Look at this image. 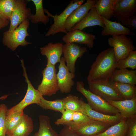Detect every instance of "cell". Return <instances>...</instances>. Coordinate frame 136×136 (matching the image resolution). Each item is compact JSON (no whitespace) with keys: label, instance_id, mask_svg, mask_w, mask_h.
Masks as SVG:
<instances>
[{"label":"cell","instance_id":"obj_29","mask_svg":"<svg viewBox=\"0 0 136 136\" xmlns=\"http://www.w3.org/2000/svg\"><path fill=\"white\" fill-rule=\"evenodd\" d=\"M23 111L17 112L6 116L5 119L6 134H10L18 125L24 113Z\"/></svg>","mask_w":136,"mask_h":136},{"label":"cell","instance_id":"obj_2","mask_svg":"<svg viewBox=\"0 0 136 136\" xmlns=\"http://www.w3.org/2000/svg\"><path fill=\"white\" fill-rule=\"evenodd\" d=\"M76 89L86 98L87 104L93 110L108 115H115L120 113L117 108L107 101L86 89L83 81L77 82Z\"/></svg>","mask_w":136,"mask_h":136},{"label":"cell","instance_id":"obj_41","mask_svg":"<svg viewBox=\"0 0 136 136\" xmlns=\"http://www.w3.org/2000/svg\"><path fill=\"white\" fill-rule=\"evenodd\" d=\"M6 136H9L7 135H6Z\"/></svg>","mask_w":136,"mask_h":136},{"label":"cell","instance_id":"obj_9","mask_svg":"<svg viewBox=\"0 0 136 136\" xmlns=\"http://www.w3.org/2000/svg\"><path fill=\"white\" fill-rule=\"evenodd\" d=\"M67 126L81 136H95L101 133L111 126L106 123L91 119L79 125H69Z\"/></svg>","mask_w":136,"mask_h":136},{"label":"cell","instance_id":"obj_13","mask_svg":"<svg viewBox=\"0 0 136 136\" xmlns=\"http://www.w3.org/2000/svg\"><path fill=\"white\" fill-rule=\"evenodd\" d=\"M31 9L27 7L26 1L16 0L15 4L11 16L9 31L15 29L24 20L28 19L31 14Z\"/></svg>","mask_w":136,"mask_h":136},{"label":"cell","instance_id":"obj_30","mask_svg":"<svg viewBox=\"0 0 136 136\" xmlns=\"http://www.w3.org/2000/svg\"><path fill=\"white\" fill-rule=\"evenodd\" d=\"M130 68L132 70L136 69V51L130 52L125 58L117 62L116 68L117 69Z\"/></svg>","mask_w":136,"mask_h":136},{"label":"cell","instance_id":"obj_36","mask_svg":"<svg viewBox=\"0 0 136 136\" xmlns=\"http://www.w3.org/2000/svg\"><path fill=\"white\" fill-rule=\"evenodd\" d=\"M127 128L126 136H136V115L126 118Z\"/></svg>","mask_w":136,"mask_h":136},{"label":"cell","instance_id":"obj_33","mask_svg":"<svg viewBox=\"0 0 136 136\" xmlns=\"http://www.w3.org/2000/svg\"><path fill=\"white\" fill-rule=\"evenodd\" d=\"M90 119L87 116L80 111L74 112L72 121L66 125H79L86 123Z\"/></svg>","mask_w":136,"mask_h":136},{"label":"cell","instance_id":"obj_15","mask_svg":"<svg viewBox=\"0 0 136 136\" xmlns=\"http://www.w3.org/2000/svg\"><path fill=\"white\" fill-rule=\"evenodd\" d=\"M136 0H117L113 16L119 22L136 14Z\"/></svg>","mask_w":136,"mask_h":136},{"label":"cell","instance_id":"obj_12","mask_svg":"<svg viewBox=\"0 0 136 136\" xmlns=\"http://www.w3.org/2000/svg\"><path fill=\"white\" fill-rule=\"evenodd\" d=\"M59 63L58 71L56 74L59 90L61 93H69L74 84L73 79L75 74L70 72L65 64L63 57L61 58Z\"/></svg>","mask_w":136,"mask_h":136},{"label":"cell","instance_id":"obj_23","mask_svg":"<svg viewBox=\"0 0 136 136\" xmlns=\"http://www.w3.org/2000/svg\"><path fill=\"white\" fill-rule=\"evenodd\" d=\"M117 1V0H97L94 7L100 17L110 20L113 16Z\"/></svg>","mask_w":136,"mask_h":136},{"label":"cell","instance_id":"obj_27","mask_svg":"<svg viewBox=\"0 0 136 136\" xmlns=\"http://www.w3.org/2000/svg\"><path fill=\"white\" fill-rule=\"evenodd\" d=\"M113 82L118 92L124 100L136 98V86L135 85L119 82Z\"/></svg>","mask_w":136,"mask_h":136},{"label":"cell","instance_id":"obj_25","mask_svg":"<svg viewBox=\"0 0 136 136\" xmlns=\"http://www.w3.org/2000/svg\"><path fill=\"white\" fill-rule=\"evenodd\" d=\"M34 4L36 9L35 14H31L28 18L29 20L31 21L33 23L36 24L39 22H42L45 25H46L49 21V17L45 14L43 6L42 0H30Z\"/></svg>","mask_w":136,"mask_h":136},{"label":"cell","instance_id":"obj_11","mask_svg":"<svg viewBox=\"0 0 136 136\" xmlns=\"http://www.w3.org/2000/svg\"><path fill=\"white\" fill-rule=\"evenodd\" d=\"M87 50L85 47H81L74 43H66L63 45V57L70 72L75 73V64L77 59L81 58Z\"/></svg>","mask_w":136,"mask_h":136},{"label":"cell","instance_id":"obj_24","mask_svg":"<svg viewBox=\"0 0 136 136\" xmlns=\"http://www.w3.org/2000/svg\"><path fill=\"white\" fill-rule=\"evenodd\" d=\"M39 118V129L34 136H59L58 134L52 127L50 119L48 116L40 115Z\"/></svg>","mask_w":136,"mask_h":136},{"label":"cell","instance_id":"obj_17","mask_svg":"<svg viewBox=\"0 0 136 136\" xmlns=\"http://www.w3.org/2000/svg\"><path fill=\"white\" fill-rule=\"evenodd\" d=\"M105 26L101 32L103 36L125 35L131 36L135 35L130 29L122 25L120 22L111 21L102 17Z\"/></svg>","mask_w":136,"mask_h":136},{"label":"cell","instance_id":"obj_22","mask_svg":"<svg viewBox=\"0 0 136 136\" xmlns=\"http://www.w3.org/2000/svg\"><path fill=\"white\" fill-rule=\"evenodd\" d=\"M34 125L31 117L24 113L20 121L9 136H28L33 131Z\"/></svg>","mask_w":136,"mask_h":136},{"label":"cell","instance_id":"obj_16","mask_svg":"<svg viewBox=\"0 0 136 136\" xmlns=\"http://www.w3.org/2000/svg\"><path fill=\"white\" fill-rule=\"evenodd\" d=\"M96 38L95 35L87 33L82 30H76L68 32L62 38L65 43H74L86 45L89 48H93L94 41Z\"/></svg>","mask_w":136,"mask_h":136},{"label":"cell","instance_id":"obj_37","mask_svg":"<svg viewBox=\"0 0 136 136\" xmlns=\"http://www.w3.org/2000/svg\"><path fill=\"white\" fill-rule=\"evenodd\" d=\"M121 24L129 29L135 30L136 29V14L128 18Z\"/></svg>","mask_w":136,"mask_h":136},{"label":"cell","instance_id":"obj_38","mask_svg":"<svg viewBox=\"0 0 136 136\" xmlns=\"http://www.w3.org/2000/svg\"><path fill=\"white\" fill-rule=\"evenodd\" d=\"M59 136H81L64 125L59 133Z\"/></svg>","mask_w":136,"mask_h":136},{"label":"cell","instance_id":"obj_19","mask_svg":"<svg viewBox=\"0 0 136 136\" xmlns=\"http://www.w3.org/2000/svg\"><path fill=\"white\" fill-rule=\"evenodd\" d=\"M63 45L61 43H49L48 45L40 48L41 54L45 56L47 61L53 65L59 62L63 54Z\"/></svg>","mask_w":136,"mask_h":136},{"label":"cell","instance_id":"obj_14","mask_svg":"<svg viewBox=\"0 0 136 136\" xmlns=\"http://www.w3.org/2000/svg\"><path fill=\"white\" fill-rule=\"evenodd\" d=\"M97 0H87L74 10L69 15L65 22V29L68 32L71 31L72 28L81 21L90 9L94 7Z\"/></svg>","mask_w":136,"mask_h":136},{"label":"cell","instance_id":"obj_35","mask_svg":"<svg viewBox=\"0 0 136 136\" xmlns=\"http://www.w3.org/2000/svg\"><path fill=\"white\" fill-rule=\"evenodd\" d=\"M73 112H74L70 110H65L62 114L61 117L55 121V124L58 126L66 125L72 121Z\"/></svg>","mask_w":136,"mask_h":136},{"label":"cell","instance_id":"obj_21","mask_svg":"<svg viewBox=\"0 0 136 136\" xmlns=\"http://www.w3.org/2000/svg\"><path fill=\"white\" fill-rule=\"evenodd\" d=\"M113 82H119L133 85L136 84V70L127 69H115L110 79Z\"/></svg>","mask_w":136,"mask_h":136},{"label":"cell","instance_id":"obj_34","mask_svg":"<svg viewBox=\"0 0 136 136\" xmlns=\"http://www.w3.org/2000/svg\"><path fill=\"white\" fill-rule=\"evenodd\" d=\"M7 107L4 104L0 105V136H6L5 119Z\"/></svg>","mask_w":136,"mask_h":136},{"label":"cell","instance_id":"obj_7","mask_svg":"<svg viewBox=\"0 0 136 136\" xmlns=\"http://www.w3.org/2000/svg\"><path fill=\"white\" fill-rule=\"evenodd\" d=\"M108 45L113 47L117 62L136 49L131 38L128 37L126 35L112 36L108 38Z\"/></svg>","mask_w":136,"mask_h":136},{"label":"cell","instance_id":"obj_32","mask_svg":"<svg viewBox=\"0 0 136 136\" xmlns=\"http://www.w3.org/2000/svg\"><path fill=\"white\" fill-rule=\"evenodd\" d=\"M15 2L16 0H0V14L10 21Z\"/></svg>","mask_w":136,"mask_h":136},{"label":"cell","instance_id":"obj_20","mask_svg":"<svg viewBox=\"0 0 136 136\" xmlns=\"http://www.w3.org/2000/svg\"><path fill=\"white\" fill-rule=\"evenodd\" d=\"M107 101L117 108L124 118L136 115V98L130 99Z\"/></svg>","mask_w":136,"mask_h":136},{"label":"cell","instance_id":"obj_1","mask_svg":"<svg viewBox=\"0 0 136 136\" xmlns=\"http://www.w3.org/2000/svg\"><path fill=\"white\" fill-rule=\"evenodd\" d=\"M113 48L99 53L90 66L87 79L88 82H106L109 80L117 63Z\"/></svg>","mask_w":136,"mask_h":136},{"label":"cell","instance_id":"obj_4","mask_svg":"<svg viewBox=\"0 0 136 136\" xmlns=\"http://www.w3.org/2000/svg\"><path fill=\"white\" fill-rule=\"evenodd\" d=\"M84 1V0L71 1L63 11L59 15H53L47 9H44L45 13L49 17L53 18L54 21L53 23L45 35V37L53 35L60 32L66 33L67 32L65 29L64 25L67 19L72 12L82 4Z\"/></svg>","mask_w":136,"mask_h":136},{"label":"cell","instance_id":"obj_5","mask_svg":"<svg viewBox=\"0 0 136 136\" xmlns=\"http://www.w3.org/2000/svg\"><path fill=\"white\" fill-rule=\"evenodd\" d=\"M21 65L23 69V75L25 79V81L27 84V88L26 94L23 99L19 103L9 109H8L6 115H11L15 113L23 111L24 109L28 106L32 104L38 105L42 97L43 96L38 89L34 87L28 78L23 62L21 60Z\"/></svg>","mask_w":136,"mask_h":136},{"label":"cell","instance_id":"obj_18","mask_svg":"<svg viewBox=\"0 0 136 136\" xmlns=\"http://www.w3.org/2000/svg\"><path fill=\"white\" fill-rule=\"evenodd\" d=\"M95 26H99L103 28L105 24L102 17L97 13L94 7L90 9L81 21L72 28L71 31L82 30L85 28Z\"/></svg>","mask_w":136,"mask_h":136},{"label":"cell","instance_id":"obj_6","mask_svg":"<svg viewBox=\"0 0 136 136\" xmlns=\"http://www.w3.org/2000/svg\"><path fill=\"white\" fill-rule=\"evenodd\" d=\"M55 66L48 61L46 67L42 71L43 77L38 90L42 96L51 97L59 90Z\"/></svg>","mask_w":136,"mask_h":136},{"label":"cell","instance_id":"obj_3","mask_svg":"<svg viewBox=\"0 0 136 136\" xmlns=\"http://www.w3.org/2000/svg\"><path fill=\"white\" fill-rule=\"evenodd\" d=\"M29 25L28 19L22 22L14 30L4 32L2 41L3 44L14 51L19 46H25L31 44V43L26 40V37L30 36L27 31Z\"/></svg>","mask_w":136,"mask_h":136},{"label":"cell","instance_id":"obj_31","mask_svg":"<svg viewBox=\"0 0 136 136\" xmlns=\"http://www.w3.org/2000/svg\"><path fill=\"white\" fill-rule=\"evenodd\" d=\"M62 99L65 110H69L73 112L79 111L81 104L78 97L70 94Z\"/></svg>","mask_w":136,"mask_h":136},{"label":"cell","instance_id":"obj_10","mask_svg":"<svg viewBox=\"0 0 136 136\" xmlns=\"http://www.w3.org/2000/svg\"><path fill=\"white\" fill-rule=\"evenodd\" d=\"M81 107L79 111L90 119L107 124L111 126L119 122L123 118L119 113L115 115H106L92 110L83 98L79 99Z\"/></svg>","mask_w":136,"mask_h":136},{"label":"cell","instance_id":"obj_28","mask_svg":"<svg viewBox=\"0 0 136 136\" xmlns=\"http://www.w3.org/2000/svg\"><path fill=\"white\" fill-rule=\"evenodd\" d=\"M38 105L45 110H50L59 112L61 114L65 110L62 99L51 101L46 99L43 96Z\"/></svg>","mask_w":136,"mask_h":136},{"label":"cell","instance_id":"obj_40","mask_svg":"<svg viewBox=\"0 0 136 136\" xmlns=\"http://www.w3.org/2000/svg\"><path fill=\"white\" fill-rule=\"evenodd\" d=\"M8 95H5L0 97V99L3 100L6 99Z\"/></svg>","mask_w":136,"mask_h":136},{"label":"cell","instance_id":"obj_39","mask_svg":"<svg viewBox=\"0 0 136 136\" xmlns=\"http://www.w3.org/2000/svg\"><path fill=\"white\" fill-rule=\"evenodd\" d=\"M10 21L0 14V29L7 26Z\"/></svg>","mask_w":136,"mask_h":136},{"label":"cell","instance_id":"obj_26","mask_svg":"<svg viewBox=\"0 0 136 136\" xmlns=\"http://www.w3.org/2000/svg\"><path fill=\"white\" fill-rule=\"evenodd\" d=\"M127 128L126 118H124L119 123L95 136H126Z\"/></svg>","mask_w":136,"mask_h":136},{"label":"cell","instance_id":"obj_8","mask_svg":"<svg viewBox=\"0 0 136 136\" xmlns=\"http://www.w3.org/2000/svg\"><path fill=\"white\" fill-rule=\"evenodd\" d=\"M89 90L106 101L124 100L115 87L113 82H88Z\"/></svg>","mask_w":136,"mask_h":136}]
</instances>
